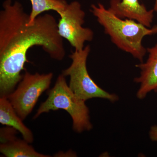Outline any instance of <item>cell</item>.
Returning <instances> with one entry per match:
<instances>
[{
	"label": "cell",
	"mask_w": 157,
	"mask_h": 157,
	"mask_svg": "<svg viewBox=\"0 0 157 157\" xmlns=\"http://www.w3.org/2000/svg\"><path fill=\"white\" fill-rule=\"evenodd\" d=\"M0 11V96L7 98L22 79L21 71L28 62V51L42 47L51 58L61 61L66 51L59 35L58 22L45 14L29 23V14L22 4L6 0Z\"/></svg>",
	"instance_id": "6da1fadb"
},
{
	"label": "cell",
	"mask_w": 157,
	"mask_h": 157,
	"mask_svg": "<svg viewBox=\"0 0 157 157\" xmlns=\"http://www.w3.org/2000/svg\"><path fill=\"white\" fill-rule=\"evenodd\" d=\"M91 11L117 48L143 63L147 50L142 40L146 36L154 34L152 29L134 20L118 17L101 3L92 5Z\"/></svg>",
	"instance_id": "7a4b0ae2"
},
{
	"label": "cell",
	"mask_w": 157,
	"mask_h": 157,
	"mask_svg": "<svg viewBox=\"0 0 157 157\" xmlns=\"http://www.w3.org/2000/svg\"><path fill=\"white\" fill-rule=\"evenodd\" d=\"M65 77L63 74L59 75L54 86L48 92V98L40 105L34 119L51 110L63 109L72 118L73 128L75 132L89 131L92 129L93 126L86 101L74 94L68 85Z\"/></svg>",
	"instance_id": "3957f363"
},
{
	"label": "cell",
	"mask_w": 157,
	"mask_h": 157,
	"mask_svg": "<svg viewBox=\"0 0 157 157\" xmlns=\"http://www.w3.org/2000/svg\"><path fill=\"white\" fill-rule=\"evenodd\" d=\"M90 52V47L88 45L82 50L72 52L70 56L72 63L62 72L64 76H70L69 87L77 97L85 101L94 98L106 99L113 103L117 101V95L101 88L89 74L86 62Z\"/></svg>",
	"instance_id": "277c9868"
},
{
	"label": "cell",
	"mask_w": 157,
	"mask_h": 157,
	"mask_svg": "<svg viewBox=\"0 0 157 157\" xmlns=\"http://www.w3.org/2000/svg\"><path fill=\"white\" fill-rule=\"evenodd\" d=\"M52 73L31 74L25 71L16 90L7 97L23 121L32 112L41 94L48 89Z\"/></svg>",
	"instance_id": "5b68a950"
},
{
	"label": "cell",
	"mask_w": 157,
	"mask_h": 157,
	"mask_svg": "<svg viewBox=\"0 0 157 157\" xmlns=\"http://www.w3.org/2000/svg\"><path fill=\"white\" fill-rule=\"evenodd\" d=\"M59 15L60 17L58 22L59 35L67 40L75 50H82L86 42L92 41L94 32L90 29L83 27L85 13L78 2L73 1L68 4Z\"/></svg>",
	"instance_id": "8992f818"
},
{
	"label": "cell",
	"mask_w": 157,
	"mask_h": 157,
	"mask_svg": "<svg viewBox=\"0 0 157 157\" xmlns=\"http://www.w3.org/2000/svg\"><path fill=\"white\" fill-rule=\"evenodd\" d=\"M109 10L121 18L134 20L147 27H151L157 0H110Z\"/></svg>",
	"instance_id": "52a82bcc"
},
{
	"label": "cell",
	"mask_w": 157,
	"mask_h": 157,
	"mask_svg": "<svg viewBox=\"0 0 157 157\" xmlns=\"http://www.w3.org/2000/svg\"><path fill=\"white\" fill-rule=\"evenodd\" d=\"M147 50L148 56L146 61L135 66L140 71V76L134 78L135 82L140 84L137 97L140 100L152 91H157V44Z\"/></svg>",
	"instance_id": "ba28073f"
},
{
	"label": "cell",
	"mask_w": 157,
	"mask_h": 157,
	"mask_svg": "<svg viewBox=\"0 0 157 157\" xmlns=\"http://www.w3.org/2000/svg\"><path fill=\"white\" fill-rule=\"evenodd\" d=\"M8 98H0V123L2 124L16 129L22 135L23 138L29 143H33V135L30 130L22 122Z\"/></svg>",
	"instance_id": "9c48e42d"
},
{
	"label": "cell",
	"mask_w": 157,
	"mask_h": 157,
	"mask_svg": "<svg viewBox=\"0 0 157 157\" xmlns=\"http://www.w3.org/2000/svg\"><path fill=\"white\" fill-rule=\"evenodd\" d=\"M13 135L6 142L1 143L0 152L7 157H49L39 153L24 139H18Z\"/></svg>",
	"instance_id": "30bf717a"
},
{
	"label": "cell",
	"mask_w": 157,
	"mask_h": 157,
	"mask_svg": "<svg viewBox=\"0 0 157 157\" xmlns=\"http://www.w3.org/2000/svg\"><path fill=\"white\" fill-rule=\"evenodd\" d=\"M32 11L29 14V23L32 24L43 12L52 10L59 14L63 11L68 3L66 0H29Z\"/></svg>",
	"instance_id": "8fae6325"
},
{
	"label": "cell",
	"mask_w": 157,
	"mask_h": 157,
	"mask_svg": "<svg viewBox=\"0 0 157 157\" xmlns=\"http://www.w3.org/2000/svg\"><path fill=\"white\" fill-rule=\"evenodd\" d=\"M150 138L153 141H157V126L154 125L151 127L149 132Z\"/></svg>",
	"instance_id": "7c38bea8"
},
{
	"label": "cell",
	"mask_w": 157,
	"mask_h": 157,
	"mask_svg": "<svg viewBox=\"0 0 157 157\" xmlns=\"http://www.w3.org/2000/svg\"><path fill=\"white\" fill-rule=\"evenodd\" d=\"M76 154L74 152L69 151L67 152H59L55 155V157H75L76 156Z\"/></svg>",
	"instance_id": "4fadbf2b"
},
{
	"label": "cell",
	"mask_w": 157,
	"mask_h": 157,
	"mask_svg": "<svg viewBox=\"0 0 157 157\" xmlns=\"http://www.w3.org/2000/svg\"><path fill=\"white\" fill-rule=\"evenodd\" d=\"M152 29L153 30L154 34H156L157 33V25L155 26Z\"/></svg>",
	"instance_id": "5bb4252c"
}]
</instances>
